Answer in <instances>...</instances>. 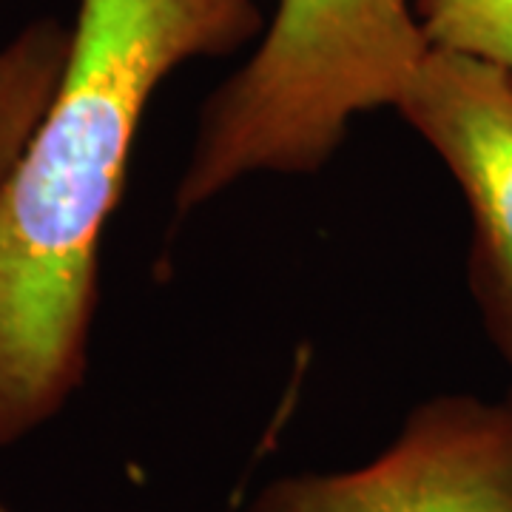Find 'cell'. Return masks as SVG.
<instances>
[{
    "label": "cell",
    "mask_w": 512,
    "mask_h": 512,
    "mask_svg": "<svg viewBox=\"0 0 512 512\" xmlns=\"http://www.w3.org/2000/svg\"><path fill=\"white\" fill-rule=\"evenodd\" d=\"M248 512H512V419L504 402H421L373 461L271 481Z\"/></svg>",
    "instance_id": "obj_3"
},
{
    "label": "cell",
    "mask_w": 512,
    "mask_h": 512,
    "mask_svg": "<svg viewBox=\"0 0 512 512\" xmlns=\"http://www.w3.org/2000/svg\"><path fill=\"white\" fill-rule=\"evenodd\" d=\"M0 512H12V510H9V507H6V504L0 501Z\"/></svg>",
    "instance_id": "obj_8"
},
{
    "label": "cell",
    "mask_w": 512,
    "mask_h": 512,
    "mask_svg": "<svg viewBox=\"0 0 512 512\" xmlns=\"http://www.w3.org/2000/svg\"><path fill=\"white\" fill-rule=\"evenodd\" d=\"M72 26L32 20L0 46V183L9 177L32 131L55 97L69 60Z\"/></svg>",
    "instance_id": "obj_5"
},
{
    "label": "cell",
    "mask_w": 512,
    "mask_h": 512,
    "mask_svg": "<svg viewBox=\"0 0 512 512\" xmlns=\"http://www.w3.org/2000/svg\"><path fill=\"white\" fill-rule=\"evenodd\" d=\"M259 35V0H77L60 86L0 183V450L86 379L100 242L151 97Z\"/></svg>",
    "instance_id": "obj_1"
},
{
    "label": "cell",
    "mask_w": 512,
    "mask_h": 512,
    "mask_svg": "<svg viewBox=\"0 0 512 512\" xmlns=\"http://www.w3.org/2000/svg\"><path fill=\"white\" fill-rule=\"evenodd\" d=\"M504 404H507V410H510V419H512V390H510V396L504 399Z\"/></svg>",
    "instance_id": "obj_7"
},
{
    "label": "cell",
    "mask_w": 512,
    "mask_h": 512,
    "mask_svg": "<svg viewBox=\"0 0 512 512\" xmlns=\"http://www.w3.org/2000/svg\"><path fill=\"white\" fill-rule=\"evenodd\" d=\"M427 52L407 0H276L254 55L202 103L177 211L265 171L316 174L353 117L396 109Z\"/></svg>",
    "instance_id": "obj_2"
},
{
    "label": "cell",
    "mask_w": 512,
    "mask_h": 512,
    "mask_svg": "<svg viewBox=\"0 0 512 512\" xmlns=\"http://www.w3.org/2000/svg\"><path fill=\"white\" fill-rule=\"evenodd\" d=\"M396 111L464 191L473 220L470 291L512 365V74L430 46Z\"/></svg>",
    "instance_id": "obj_4"
},
{
    "label": "cell",
    "mask_w": 512,
    "mask_h": 512,
    "mask_svg": "<svg viewBox=\"0 0 512 512\" xmlns=\"http://www.w3.org/2000/svg\"><path fill=\"white\" fill-rule=\"evenodd\" d=\"M416 15L430 46L512 74V0H419Z\"/></svg>",
    "instance_id": "obj_6"
}]
</instances>
